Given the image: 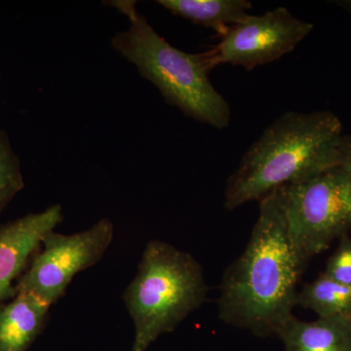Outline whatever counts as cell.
<instances>
[{
  "label": "cell",
  "mask_w": 351,
  "mask_h": 351,
  "mask_svg": "<svg viewBox=\"0 0 351 351\" xmlns=\"http://www.w3.org/2000/svg\"><path fill=\"white\" fill-rule=\"evenodd\" d=\"M306 263L289 235L282 195L277 189L260 200L246 249L223 274L219 319L260 338L277 336L294 315L297 286Z\"/></svg>",
  "instance_id": "1"
},
{
  "label": "cell",
  "mask_w": 351,
  "mask_h": 351,
  "mask_svg": "<svg viewBox=\"0 0 351 351\" xmlns=\"http://www.w3.org/2000/svg\"><path fill=\"white\" fill-rule=\"evenodd\" d=\"M341 120L331 112H286L270 124L228 179L226 209H237L276 189L339 165Z\"/></svg>",
  "instance_id": "2"
},
{
  "label": "cell",
  "mask_w": 351,
  "mask_h": 351,
  "mask_svg": "<svg viewBox=\"0 0 351 351\" xmlns=\"http://www.w3.org/2000/svg\"><path fill=\"white\" fill-rule=\"evenodd\" d=\"M110 5L119 9L130 22L126 32L112 38L114 49L135 64L170 105L214 128H226L232 112L208 77L211 69L205 53L189 54L171 45L138 13L136 1L120 0L110 2Z\"/></svg>",
  "instance_id": "3"
},
{
  "label": "cell",
  "mask_w": 351,
  "mask_h": 351,
  "mask_svg": "<svg viewBox=\"0 0 351 351\" xmlns=\"http://www.w3.org/2000/svg\"><path fill=\"white\" fill-rule=\"evenodd\" d=\"M204 270L191 254L161 241L145 246L123 300L135 327L133 351L174 331L206 300Z\"/></svg>",
  "instance_id": "4"
},
{
  "label": "cell",
  "mask_w": 351,
  "mask_h": 351,
  "mask_svg": "<svg viewBox=\"0 0 351 351\" xmlns=\"http://www.w3.org/2000/svg\"><path fill=\"white\" fill-rule=\"evenodd\" d=\"M279 189L289 235L307 263L350 232L351 174L343 166Z\"/></svg>",
  "instance_id": "5"
},
{
  "label": "cell",
  "mask_w": 351,
  "mask_h": 351,
  "mask_svg": "<svg viewBox=\"0 0 351 351\" xmlns=\"http://www.w3.org/2000/svg\"><path fill=\"white\" fill-rule=\"evenodd\" d=\"M114 226L101 219L91 228L71 235L54 230L40 247L16 283V294L36 295L52 306L64 294L73 277L96 265L112 244Z\"/></svg>",
  "instance_id": "6"
},
{
  "label": "cell",
  "mask_w": 351,
  "mask_h": 351,
  "mask_svg": "<svg viewBox=\"0 0 351 351\" xmlns=\"http://www.w3.org/2000/svg\"><path fill=\"white\" fill-rule=\"evenodd\" d=\"M311 23L297 19L284 7L263 15H249L233 25L211 49L205 51L213 69L230 64L248 69L271 63L294 49L313 31Z\"/></svg>",
  "instance_id": "7"
},
{
  "label": "cell",
  "mask_w": 351,
  "mask_h": 351,
  "mask_svg": "<svg viewBox=\"0 0 351 351\" xmlns=\"http://www.w3.org/2000/svg\"><path fill=\"white\" fill-rule=\"evenodd\" d=\"M63 218V209L56 204L0 226V304L16 295L14 281L24 274L44 237Z\"/></svg>",
  "instance_id": "8"
},
{
  "label": "cell",
  "mask_w": 351,
  "mask_h": 351,
  "mask_svg": "<svg viewBox=\"0 0 351 351\" xmlns=\"http://www.w3.org/2000/svg\"><path fill=\"white\" fill-rule=\"evenodd\" d=\"M51 306L36 295L17 293L0 304V351H27L43 332Z\"/></svg>",
  "instance_id": "9"
},
{
  "label": "cell",
  "mask_w": 351,
  "mask_h": 351,
  "mask_svg": "<svg viewBox=\"0 0 351 351\" xmlns=\"http://www.w3.org/2000/svg\"><path fill=\"white\" fill-rule=\"evenodd\" d=\"M277 337L285 351H351V320L318 317L307 322L293 315Z\"/></svg>",
  "instance_id": "10"
},
{
  "label": "cell",
  "mask_w": 351,
  "mask_h": 351,
  "mask_svg": "<svg viewBox=\"0 0 351 351\" xmlns=\"http://www.w3.org/2000/svg\"><path fill=\"white\" fill-rule=\"evenodd\" d=\"M176 15L214 29L223 36L233 25L248 17L251 2L246 0H159Z\"/></svg>",
  "instance_id": "11"
},
{
  "label": "cell",
  "mask_w": 351,
  "mask_h": 351,
  "mask_svg": "<svg viewBox=\"0 0 351 351\" xmlns=\"http://www.w3.org/2000/svg\"><path fill=\"white\" fill-rule=\"evenodd\" d=\"M298 306L313 311L319 318L351 320V286L320 274L298 293Z\"/></svg>",
  "instance_id": "12"
},
{
  "label": "cell",
  "mask_w": 351,
  "mask_h": 351,
  "mask_svg": "<svg viewBox=\"0 0 351 351\" xmlns=\"http://www.w3.org/2000/svg\"><path fill=\"white\" fill-rule=\"evenodd\" d=\"M24 186L19 158L11 149L5 134L0 132V213Z\"/></svg>",
  "instance_id": "13"
},
{
  "label": "cell",
  "mask_w": 351,
  "mask_h": 351,
  "mask_svg": "<svg viewBox=\"0 0 351 351\" xmlns=\"http://www.w3.org/2000/svg\"><path fill=\"white\" fill-rule=\"evenodd\" d=\"M341 239L323 274L337 282L351 286V237L346 235Z\"/></svg>",
  "instance_id": "14"
},
{
  "label": "cell",
  "mask_w": 351,
  "mask_h": 351,
  "mask_svg": "<svg viewBox=\"0 0 351 351\" xmlns=\"http://www.w3.org/2000/svg\"><path fill=\"white\" fill-rule=\"evenodd\" d=\"M339 165L343 166L351 174V136H343L339 145Z\"/></svg>",
  "instance_id": "15"
},
{
  "label": "cell",
  "mask_w": 351,
  "mask_h": 351,
  "mask_svg": "<svg viewBox=\"0 0 351 351\" xmlns=\"http://www.w3.org/2000/svg\"><path fill=\"white\" fill-rule=\"evenodd\" d=\"M338 5L343 7L346 10L351 11V1H338Z\"/></svg>",
  "instance_id": "16"
}]
</instances>
